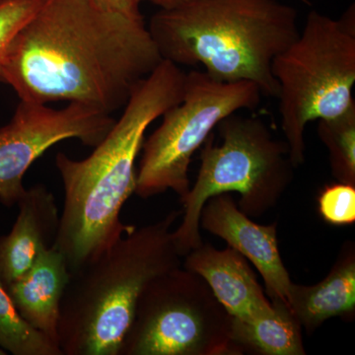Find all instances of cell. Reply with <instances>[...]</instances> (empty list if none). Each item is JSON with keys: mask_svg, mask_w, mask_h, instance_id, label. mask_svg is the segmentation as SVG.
<instances>
[{"mask_svg": "<svg viewBox=\"0 0 355 355\" xmlns=\"http://www.w3.org/2000/svg\"><path fill=\"white\" fill-rule=\"evenodd\" d=\"M163 58L144 19L96 0H44L0 64L20 100L69 102L111 114Z\"/></svg>", "mask_w": 355, "mask_h": 355, "instance_id": "obj_1", "label": "cell"}, {"mask_svg": "<svg viewBox=\"0 0 355 355\" xmlns=\"http://www.w3.org/2000/svg\"><path fill=\"white\" fill-rule=\"evenodd\" d=\"M187 73L163 60L133 89L118 121L83 160L55 156L64 184V207L53 246L64 254L70 273L101 256L132 230L121 220L137 187L135 162L147 128L183 99Z\"/></svg>", "mask_w": 355, "mask_h": 355, "instance_id": "obj_2", "label": "cell"}, {"mask_svg": "<svg viewBox=\"0 0 355 355\" xmlns=\"http://www.w3.org/2000/svg\"><path fill=\"white\" fill-rule=\"evenodd\" d=\"M163 60L223 83L251 81L277 98L273 58L299 35L298 12L279 0H193L154 14L148 25Z\"/></svg>", "mask_w": 355, "mask_h": 355, "instance_id": "obj_3", "label": "cell"}, {"mask_svg": "<svg viewBox=\"0 0 355 355\" xmlns=\"http://www.w3.org/2000/svg\"><path fill=\"white\" fill-rule=\"evenodd\" d=\"M182 210L133 227L101 256L71 273L60 307L62 355H120L137 302L159 275L182 266L174 224Z\"/></svg>", "mask_w": 355, "mask_h": 355, "instance_id": "obj_4", "label": "cell"}, {"mask_svg": "<svg viewBox=\"0 0 355 355\" xmlns=\"http://www.w3.org/2000/svg\"><path fill=\"white\" fill-rule=\"evenodd\" d=\"M229 114L200 147L197 180L180 202L182 222L174 230L181 256L202 244L200 217L205 203L214 196L237 193L238 207L250 218H260L273 207L289 188L295 165L286 140L273 137L265 121L257 116Z\"/></svg>", "mask_w": 355, "mask_h": 355, "instance_id": "obj_5", "label": "cell"}, {"mask_svg": "<svg viewBox=\"0 0 355 355\" xmlns=\"http://www.w3.org/2000/svg\"><path fill=\"white\" fill-rule=\"evenodd\" d=\"M284 140L297 168L305 162L308 123L335 118L355 100V7L338 19L310 11L297 38L273 58Z\"/></svg>", "mask_w": 355, "mask_h": 355, "instance_id": "obj_6", "label": "cell"}, {"mask_svg": "<svg viewBox=\"0 0 355 355\" xmlns=\"http://www.w3.org/2000/svg\"><path fill=\"white\" fill-rule=\"evenodd\" d=\"M261 95L251 81L223 83L203 70L187 73L183 99L144 139L135 193L149 198L171 190L183 198L191 188L193 154L229 114L258 108Z\"/></svg>", "mask_w": 355, "mask_h": 355, "instance_id": "obj_7", "label": "cell"}, {"mask_svg": "<svg viewBox=\"0 0 355 355\" xmlns=\"http://www.w3.org/2000/svg\"><path fill=\"white\" fill-rule=\"evenodd\" d=\"M231 322L207 282L180 266L142 292L120 355H240Z\"/></svg>", "mask_w": 355, "mask_h": 355, "instance_id": "obj_8", "label": "cell"}, {"mask_svg": "<svg viewBox=\"0 0 355 355\" xmlns=\"http://www.w3.org/2000/svg\"><path fill=\"white\" fill-rule=\"evenodd\" d=\"M114 121L111 114L76 103L58 110L20 100L12 119L0 128V202L17 205L26 191V172L46 150L72 139L95 147Z\"/></svg>", "mask_w": 355, "mask_h": 355, "instance_id": "obj_9", "label": "cell"}, {"mask_svg": "<svg viewBox=\"0 0 355 355\" xmlns=\"http://www.w3.org/2000/svg\"><path fill=\"white\" fill-rule=\"evenodd\" d=\"M200 227L223 239L256 266L270 301L287 303L292 280L280 254L277 223H256L239 209L230 193H221L203 205Z\"/></svg>", "mask_w": 355, "mask_h": 355, "instance_id": "obj_10", "label": "cell"}, {"mask_svg": "<svg viewBox=\"0 0 355 355\" xmlns=\"http://www.w3.org/2000/svg\"><path fill=\"white\" fill-rule=\"evenodd\" d=\"M184 258L182 266L200 275L233 318L249 319L272 309L247 259L233 248L218 250L202 243Z\"/></svg>", "mask_w": 355, "mask_h": 355, "instance_id": "obj_11", "label": "cell"}, {"mask_svg": "<svg viewBox=\"0 0 355 355\" xmlns=\"http://www.w3.org/2000/svg\"><path fill=\"white\" fill-rule=\"evenodd\" d=\"M17 205L19 214L10 233L0 236V282L4 286L19 279L40 254L53 246L60 226L55 198L44 184L26 189Z\"/></svg>", "mask_w": 355, "mask_h": 355, "instance_id": "obj_12", "label": "cell"}, {"mask_svg": "<svg viewBox=\"0 0 355 355\" xmlns=\"http://www.w3.org/2000/svg\"><path fill=\"white\" fill-rule=\"evenodd\" d=\"M70 277L64 254L51 246L24 275L6 286L20 316L58 345L60 307Z\"/></svg>", "mask_w": 355, "mask_h": 355, "instance_id": "obj_13", "label": "cell"}, {"mask_svg": "<svg viewBox=\"0 0 355 355\" xmlns=\"http://www.w3.org/2000/svg\"><path fill=\"white\" fill-rule=\"evenodd\" d=\"M287 304L306 333H314L334 317L352 319L355 314V249L343 246L331 272L319 284L300 286L292 282Z\"/></svg>", "mask_w": 355, "mask_h": 355, "instance_id": "obj_14", "label": "cell"}, {"mask_svg": "<svg viewBox=\"0 0 355 355\" xmlns=\"http://www.w3.org/2000/svg\"><path fill=\"white\" fill-rule=\"evenodd\" d=\"M265 314L231 322V338L245 352L258 355H305L302 326L282 301H270Z\"/></svg>", "mask_w": 355, "mask_h": 355, "instance_id": "obj_15", "label": "cell"}, {"mask_svg": "<svg viewBox=\"0 0 355 355\" xmlns=\"http://www.w3.org/2000/svg\"><path fill=\"white\" fill-rule=\"evenodd\" d=\"M317 132L328 149L334 178L355 186V104L340 116L318 121Z\"/></svg>", "mask_w": 355, "mask_h": 355, "instance_id": "obj_16", "label": "cell"}, {"mask_svg": "<svg viewBox=\"0 0 355 355\" xmlns=\"http://www.w3.org/2000/svg\"><path fill=\"white\" fill-rule=\"evenodd\" d=\"M0 347L14 355H62L60 347L20 316L0 282Z\"/></svg>", "mask_w": 355, "mask_h": 355, "instance_id": "obj_17", "label": "cell"}, {"mask_svg": "<svg viewBox=\"0 0 355 355\" xmlns=\"http://www.w3.org/2000/svg\"><path fill=\"white\" fill-rule=\"evenodd\" d=\"M44 0H0V64L14 39L43 6Z\"/></svg>", "mask_w": 355, "mask_h": 355, "instance_id": "obj_18", "label": "cell"}, {"mask_svg": "<svg viewBox=\"0 0 355 355\" xmlns=\"http://www.w3.org/2000/svg\"><path fill=\"white\" fill-rule=\"evenodd\" d=\"M319 214L327 223L352 225L355 222V186L338 183L324 187L318 198Z\"/></svg>", "mask_w": 355, "mask_h": 355, "instance_id": "obj_19", "label": "cell"}, {"mask_svg": "<svg viewBox=\"0 0 355 355\" xmlns=\"http://www.w3.org/2000/svg\"><path fill=\"white\" fill-rule=\"evenodd\" d=\"M101 6L114 12L123 14L135 19H144L140 12V6L144 0H96Z\"/></svg>", "mask_w": 355, "mask_h": 355, "instance_id": "obj_20", "label": "cell"}, {"mask_svg": "<svg viewBox=\"0 0 355 355\" xmlns=\"http://www.w3.org/2000/svg\"><path fill=\"white\" fill-rule=\"evenodd\" d=\"M151 3L160 7L161 10H172L193 1V0H148Z\"/></svg>", "mask_w": 355, "mask_h": 355, "instance_id": "obj_21", "label": "cell"}, {"mask_svg": "<svg viewBox=\"0 0 355 355\" xmlns=\"http://www.w3.org/2000/svg\"><path fill=\"white\" fill-rule=\"evenodd\" d=\"M7 354L6 350L2 349L1 347H0V355H6Z\"/></svg>", "mask_w": 355, "mask_h": 355, "instance_id": "obj_22", "label": "cell"}]
</instances>
